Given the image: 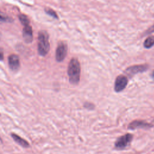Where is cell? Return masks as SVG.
<instances>
[{
	"mask_svg": "<svg viewBox=\"0 0 154 154\" xmlns=\"http://www.w3.org/2000/svg\"><path fill=\"white\" fill-rule=\"evenodd\" d=\"M18 17H19V19L21 23L23 26L29 25V20L26 15L23 14H20L18 15Z\"/></svg>",
	"mask_w": 154,
	"mask_h": 154,
	"instance_id": "cell-12",
	"label": "cell"
},
{
	"mask_svg": "<svg viewBox=\"0 0 154 154\" xmlns=\"http://www.w3.org/2000/svg\"><path fill=\"white\" fill-rule=\"evenodd\" d=\"M1 33L0 32V40H1Z\"/></svg>",
	"mask_w": 154,
	"mask_h": 154,
	"instance_id": "cell-18",
	"label": "cell"
},
{
	"mask_svg": "<svg viewBox=\"0 0 154 154\" xmlns=\"http://www.w3.org/2000/svg\"><path fill=\"white\" fill-rule=\"evenodd\" d=\"M147 69V66L146 64L143 65H135L133 66H131L126 69V73H129L131 75H134L137 73L144 72Z\"/></svg>",
	"mask_w": 154,
	"mask_h": 154,
	"instance_id": "cell-9",
	"label": "cell"
},
{
	"mask_svg": "<svg viewBox=\"0 0 154 154\" xmlns=\"http://www.w3.org/2000/svg\"><path fill=\"white\" fill-rule=\"evenodd\" d=\"M22 36L24 41L27 43H29L32 41V29L30 25L24 26L22 31Z\"/></svg>",
	"mask_w": 154,
	"mask_h": 154,
	"instance_id": "cell-7",
	"label": "cell"
},
{
	"mask_svg": "<svg viewBox=\"0 0 154 154\" xmlns=\"http://www.w3.org/2000/svg\"><path fill=\"white\" fill-rule=\"evenodd\" d=\"M154 32V25H153V26H152V27H150L147 31H146L145 34H150V33H151V32Z\"/></svg>",
	"mask_w": 154,
	"mask_h": 154,
	"instance_id": "cell-15",
	"label": "cell"
},
{
	"mask_svg": "<svg viewBox=\"0 0 154 154\" xmlns=\"http://www.w3.org/2000/svg\"><path fill=\"white\" fill-rule=\"evenodd\" d=\"M4 59V52H3V50L0 48V61Z\"/></svg>",
	"mask_w": 154,
	"mask_h": 154,
	"instance_id": "cell-16",
	"label": "cell"
},
{
	"mask_svg": "<svg viewBox=\"0 0 154 154\" xmlns=\"http://www.w3.org/2000/svg\"><path fill=\"white\" fill-rule=\"evenodd\" d=\"M132 138L133 136L131 134H126L119 137L115 142V147L119 149H124L131 142Z\"/></svg>",
	"mask_w": 154,
	"mask_h": 154,
	"instance_id": "cell-4",
	"label": "cell"
},
{
	"mask_svg": "<svg viewBox=\"0 0 154 154\" xmlns=\"http://www.w3.org/2000/svg\"><path fill=\"white\" fill-rule=\"evenodd\" d=\"M8 61L10 69L12 71L16 72L19 70L20 67V60L17 55H10L8 58Z\"/></svg>",
	"mask_w": 154,
	"mask_h": 154,
	"instance_id": "cell-6",
	"label": "cell"
},
{
	"mask_svg": "<svg viewBox=\"0 0 154 154\" xmlns=\"http://www.w3.org/2000/svg\"><path fill=\"white\" fill-rule=\"evenodd\" d=\"M11 137L13 138V139L20 146H22L23 147H29V143L25 140L23 139L22 138H21L19 135H17V134L13 133L11 134Z\"/></svg>",
	"mask_w": 154,
	"mask_h": 154,
	"instance_id": "cell-10",
	"label": "cell"
},
{
	"mask_svg": "<svg viewBox=\"0 0 154 154\" xmlns=\"http://www.w3.org/2000/svg\"><path fill=\"white\" fill-rule=\"evenodd\" d=\"M50 44L49 42V35L46 31H39L38 35L37 51L41 56H45L49 52Z\"/></svg>",
	"mask_w": 154,
	"mask_h": 154,
	"instance_id": "cell-2",
	"label": "cell"
},
{
	"mask_svg": "<svg viewBox=\"0 0 154 154\" xmlns=\"http://www.w3.org/2000/svg\"><path fill=\"white\" fill-rule=\"evenodd\" d=\"M152 125L142 120H135L132 122L128 126L130 129H135L137 128H150Z\"/></svg>",
	"mask_w": 154,
	"mask_h": 154,
	"instance_id": "cell-8",
	"label": "cell"
},
{
	"mask_svg": "<svg viewBox=\"0 0 154 154\" xmlns=\"http://www.w3.org/2000/svg\"><path fill=\"white\" fill-rule=\"evenodd\" d=\"M154 45V36L148 37L144 42V46L146 48L149 49Z\"/></svg>",
	"mask_w": 154,
	"mask_h": 154,
	"instance_id": "cell-11",
	"label": "cell"
},
{
	"mask_svg": "<svg viewBox=\"0 0 154 154\" xmlns=\"http://www.w3.org/2000/svg\"><path fill=\"white\" fill-rule=\"evenodd\" d=\"M0 22H13V18L8 16L6 14L0 11Z\"/></svg>",
	"mask_w": 154,
	"mask_h": 154,
	"instance_id": "cell-13",
	"label": "cell"
},
{
	"mask_svg": "<svg viewBox=\"0 0 154 154\" xmlns=\"http://www.w3.org/2000/svg\"><path fill=\"white\" fill-rule=\"evenodd\" d=\"M67 74L69 82L73 84H78L80 80L81 66L79 62L76 58H73L70 60L67 69Z\"/></svg>",
	"mask_w": 154,
	"mask_h": 154,
	"instance_id": "cell-1",
	"label": "cell"
},
{
	"mask_svg": "<svg viewBox=\"0 0 154 154\" xmlns=\"http://www.w3.org/2000/svg\"><path fill=\"white\" fill-rule=\"evenodd\" d=\"M45 11L46 12V13H47L48 15L51 16V17L55 18V19H58V17L57 16V14L56 13V12L52 10V8H46L45 9Z\"/></svg>",
	"mask_w": 154,
	"mask_h": 154,
	"instance_id": "cell-14",
	"label": "cell"
},
{
	"mask_svg": "<svg viewBox=\"0 0 154 154\" xmlns=\"http://www.w3.org/2000/svg\"><path fill=\"white\" fill-rule=\"evenodd\" d=\"M67 52V46L66 43L60 42L56 49L55 58L58 62H61L64 60L66 57Z\"/></svg>",
	"mask_w": 154,
	"mask_h": 154,
	"instance_id": "cell-3",
	"label": "cell"
},
{
	"mask_svg": "<svg viewBox=\"0 0 154 154\" xmlns=\"http://www.w3.org/2000/svg\"><path fill=\"white\" fill-rule=\"evenodd\" d=\"M128 84V78L123 75L118 76L114 83V90L116 92H120L125 88Z\"/></svg>",
	"mask_w": 154,
	"mask_h": 154,
	"instance_id": "cell-5",
	"label": "cell"
},
{
	"mask_svg": "<svg viewBox=\"0 0 154 154\" xmlns=\"http://www.w3.org/2000/svg\"><path fill=\"white\" fill-rule=\"evenodd\" d=\"M151 77H152V78L154 80V70L153 71V72L152 73V75H151Z\"/></svg>",
	"mask_w": 154,
	"mask_h": 154,
	"instance_id": "cell-17",
	"label": "cell"
}]
</instances>
